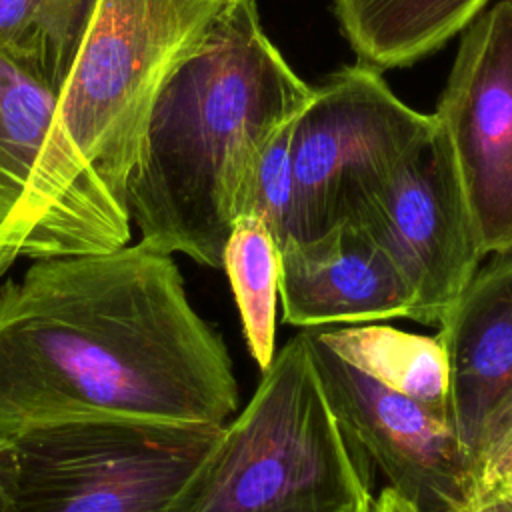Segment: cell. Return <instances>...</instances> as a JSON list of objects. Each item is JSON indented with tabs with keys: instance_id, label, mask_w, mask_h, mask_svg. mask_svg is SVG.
Listing matches in <instances>:
<instances>
[{
	"instance_id": "6da1fadb",
	"label": "cell",
	"mask_w": 512,
	"mask_h": 512,
	"mask_svg": "<svg viewBox=\"0 0 512 512\" xmlns=\"http://www.w3.org/2000/svg\"><path fill=\"white\" fill-rule=\"evenodd\" d=\"M238 384L174 254L146 240L0 284V436L80 418L226 424Z\"/></svg>"
},
{
	"instance_id": "7a4b0ae2",
	"label": "cell",
	"mask_w": 512,
	"mask_h": 512,
	"mask_svg": "<svg viewBox=\"0 0 512 512\" xmlns=\"http://www.w3.org/2000/svg\"><path fill=\"white\" fill-rule=\"evenodd\" d=\"M230 2L98 0L56 96L18 224V258L130 244L126 194L152 110Z\"/></svg>"
},
{
	"instance_id": "3957f363",
	"label": "cell",
	"mask_w": 512,
	"mask_h": 512,
	"mask_svg": "<svg viewBox=\"0 0 512 512\" xmlns=\"http://www.w3.org/2000/svg\"><path fill=\"white\" fill-rule=\"evenodd\" d=\"M310 96L264 32L256 2L232 0L152 110L126 194L140 240L222 268L260 156Z\"/></svg>"
},
{
	"instance_id": "277c9868",
	"label": "cell",
	"mask_w": 512,
	"mask_h": 512,
	"mask_svg": "<svg viewBox=\"0 0 512 512\" xmlns=\"http://www.w3.org/2000/svg\"><path fill=\"white\" fill-rule=\"evenodd\" d=\"M370 458L342 424L304 330L262 370L192 512H374Z\"/></svg>"
},
{
	"instance_id": "5b68a950",
	"label": "cell",
	"mask_w": 512,
	"mask_h": 512,
	"mask_svg": "<svg viewBox=\"0 0 512 512\" xmlns=\"http://www.w3.org/2000/svg\"><path fill=\"white\" fill-rule=\"evenodd\" d=\"M224 426L80 418L2 434L6 512H192Z\"/></svg>"
},
{
	"instance_id": "8992f818",
	"label": "cell",
	"mask_w": 512,
	"mask_h": 512,
	"mask_svg": "<svg viewBox=\"0 0 512 512\" xmlns=\"http://www.w3.org/2000/svg\"><path fill=\"white\" fill-rule=\"evenodd\" d=\"M434 134V114L406 106L380 70L356 62L328 74L292 120L286 240H310L340 222H358Z\"/></svg>"
},
{
	"instance_id": "52a82bcc",
	"label": "cell",
	"mask_w": 512,
	"mask_h": 512,
	"mask_svg": "<svg viewBox=\"0 0 512 512\" xmlns=\"http://www.w3.org/2000/svg\"><path fill=\"white\" fill-rule=\"evenodd\" d=\"M484 256L512 250V0L462 32L434 112Z\"/></svg>"
},
{
	"instance_id": "ba28073f",
	"label": "cell",
	"mask_w": 512,
	"mask_h": 512,
	"mask_svg": "<svg viewBox=\"0 0 512 512\" xmlns=\"http://www.w3.org/2000/svg\"><path fill=\"white\" fill-rule=\"evenodd\" d=\"M412 290L410 320L438 326L480 262L472 214L446 136L438 130L360 216Z\"/></svg>"
},
{
	"instance_id": "9c48e42d",
	"label": "cell",
	"mask_w": 512,
	"mask_h": 512,
	"mask_svg": "<svg viewBox=\"0 0 512 512\" xmlns=\"http://www.w3.org/2000/svg\"><path fill=\"white\" fill-rule=\"evenodd\" d=\"M304 332L334 410L390 488L422 512H458L468 506L476 496V474L450 422L382 386Z\"/></svg>"
},
{
	"instance_id": "30bf717a",
	"label": "cell",
	"mask_w": 512,
	"mask_h": 512,
	"mask_svg": "<svg viewBox=\"0 0 512 512\" xmlns=\"http://www.w3.org/2000/svg\"><path fill=\"white\" fill-rule=\"evenodd\" d=\"M450 424L476 480L512 430V250L490 254L438 324Z\"/></svg>"
},
{
	"instance_id": "8fae6325",
	"label": "cell",
	"mask_w": 512,
	"mask_h": 512,
	"mask_svg": "<svg viewBox=\"0 0 512 512\" xmlns=\"http://www.w3.org/2000/svg\"><path fill=\"white\" fill-rule=\"evenodd\" d=\"M282 320L302 330L410 318L412 290L382 244L358 222L280 246Z\"/></svg>"
},
{
	"instance_id": "7c38bea8",
	"label": "cell",
	"mask_w": 512,
	"mask_h": 512,
	"mask_svg": "<svg viewBox=\"0 0 512 512\" xmlns=\"http://www.w3.org/2000/svg\"><path fill=\"white\" fill-rule=\"evenodd\" d=\"M488 0H334L342 36L358 62L406 68L460 34Z\"/></svg>"
},
{
	"instance_id": "4fadbf2b",
	"label": "cell",
	"mask_w": 512,
	"mask_h": 512,
	"mask_svg": "<svg viewBox=\"0 0 512 512\" xmlns=\"http://www.w3.org/2000/svg\"><path fill=\"white\" fill-rule=\"evenodd\" d=\"M308 332L382 386L418 400L450 422L448 360L436 336L404 332L386 324Z\"/></svg>"
},
{
	"instance_id": "5bb4252c",
	"label": "cell",
	"mask_w": 512,
	"mask_h": 512,
	"mask_svg": "<svg viewBox=\"0 0 512 512\" xmlns=\"http://www.w3.org/2000/svg\"><path fill=\"white\" fill-rule=\"evenodd\" d=\"M56 108V92L0 52V248L18 224Z\"/></svg>"
},
{
	"instance_id": "9a60e30c",
	"label": "cell",
	"mask_w": 512,
	"mask_h": 512,
	"mask_svg": "<svg viewBox=\"0 0 512 512\" xmlns=\"http://www.w3.org/2000/svg\"><path fill=\"white\" fill-rule=\"evenodd\" d=\"M98 0H0V52L58 96Z\"/></svg>"
},
{
	"instance_id": "2e32d148",
	"label": "cell",
	"mask_w": 512,
	"mask_h": 512,
	"mask_svg": "<svg viewBox=\"0 0 512 512\" xmlns=\"http://www.w3.org/2000/svg\"><path fill=\"white\" fill-rule=\"evenodd\" d=\"M242 332L260 370L276 354V302L280 296V246L270 228L256 216L234 222L222 254Z\"/></svg>"
},
{
	"instance_id": "e0dca14e",
	"label": "cell",
	"mask_w": 512,
	"mask_h": 512,
	"mask_svg": "<svg viewBox=\"0 0 512 512\" xmlns=\"http://www.w3.org/2000/svg\"><path fill=\"white\" fill-rule=\"evenodd\" d=\"M290 134L288 122L266 146L256 166L248 214L260 218L274 234L278 246L290 234L292 220V164H290Z\"/></svg>"
},
{
	"instance_id": "ac0fdd59",
	"label": "cell",
	"mask_w": 512,
	"mask_h": 512,
	"mask_svg": "<svg viewBox=\"0 0 512 512\" xmlns=\"http://www.w3.org/2000/svg\"><path fill=\"white\" fill-rule=\"evenodd\" d=\"M512 496V430L488 454L476 480V496Z\"/></svg>"
},
{
	"instance_id": "d6986e66",
	"label": "cell",
	"mask_w": 512,
	"mask_h": 512,
	"mask_svg": "<svg viewBox=\"0 0 512 512\" xmlns=\"http://www.w3.org/2000/svg\"><path fill=\"white\" fill-rule=\"evenodd\" d=\"M374 512H422L420 508H416L408 498H404L400 492H396L394 488H384L376 502H374Z\"/></svg>"
},
{
	"instance_id": "ffe728a7",
	"label": "cell",
	"mask_w": 512,
	"mask_h": 512,
	"mask_svg": "<svg viewBox=\"0 0 512 512\" xmlns=\"http://www.w3.org/2000/svg\"><path fill=\"white\" fill-rule=\"evenodd\" d=\"M458 512H512V496H484L474 498Z\"/></svg>"
},
{
	"instance_id": "44dd1931",
	"label": "cell",
	"mask_w": 512,
	"mask_h": 512,
	"mask_svg": "<svg viewBox=\"0 0 512 512\" xmlns=\"http://www.w3.org/2000/svg\"><path fill=\"white\" fill-rule=\"evenodd\" d=\"M18 254L14 250H8V248H0V280L4 278V274L12 268V264L16 262Z\"/></svg>"
},
{
	"instance_id": "7402d4cb",
	"label": "cell",
	"mask_w": 512,
	"mask_h": 512,
	"mask_svg": "<svg viewBox=\"0 0 512 512\" xmlns=\"http://www.w3.org/2000/svg\"><path fill=\"white\" fill-rule=\"evenodd\" d=\"M0 512H6V492H4L2 478H0Z\"/></svg>"
}]
</instances>
